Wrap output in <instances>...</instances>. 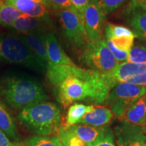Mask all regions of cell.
Here are the masks:
<instances>
[{
    "mask_svg": "<svg viewBox=\"0 0 146 146\" xmlns=\"http://www.w3.org/2000/svg\"><path fill=\"white\" fill-rule=\"evenodd\" d=\"M135 36H120V37H112L110 39L116 48L121 51H125L129 53L131 47L134 44Z\"/></svg>",
    "mask_w": 146,
    "mask_h": 146,
    "instance_id": "27",
    "label": "cell"
},
{
    "mask_svg": "<svg viewBox=\"0 0 146 146\" xmlns=\"http://www.w3.org/2000/svg\"><path fill=\"white\" fill-rule=\"evenodd\" d=\"M106 39H111L112 37L133 36L137 37L135 34L130 29L120 25H115L111 23H106L104 28Z\"/></svg>",
    "mask_w": 146,
    "mask_h": 146,
    "instance_id": "24",
    "label": "cell"
},
{
    "mask_svg": "<svg viewBox=\"0 0 146 146\" xmlns=\"http://www.w3.org/2000/svg\"><path fill=\"white\" fill-rule=\"evenodd\" d=\"M19 123L29 132L39 136L58 133L62 125V113L52 102L41 101L24 108L17 115Z\"/></svg>",
    "mask_w": 146,
    "mask_h": 146,
    "instance_id": "3",
    "label": "cell"
},
{
    "mask_svg": "<svg viewBox=\"0 0 146 146\" xmlns=\"http://www.w3.org/2000/svg\"><path fill=\"white\" fill-rule=\"evenodd\" d=\"M36 3H39L40 4L43 5L50 10V4H49V0H33Z\"/></svg>",
    "mask_w": 146,
    "mask_h": 146,
    "instance_id": "33",
    "label": "cell"
},
{
    "mask_svg": "<svg viewBox=\"0 0 146 146\" xmlns=\"http://www.w3.org/2000/svg\"><path fill=\"white\" fill-rule=\"evenodd\" d=\"M116 84L125 83L146 87V64L125 62L110 73Z\"/></svg>",
    "mask_w": 146,
    "mask_h": 146,
    "instance_id": "8",
    "label": "cell"
},
{
    "mask_svg": "<svg viewBox=\"0 0 146 146\" xmlns=\"http://www.w3.org/2000/svg\"><path fill=\"white\" fill-rule=\"evenodd\" d=\"M45 32H39L20 34V35L24 39L35 56L41 62L47 66L49 61L45 43Z\"/></svg>",
    "mask_w": 146,
    "mask_h": 146,
    "instance_id": "14",
    "label": "cell"
},
{
    "mask_svg": "<svg viewBox=\"0 0 146 146\" xmlns=\"http://www.w3.org/2000/svg\"><path fill=\"white\" fill-rule=\"evenodd\" d=\"M49 4L50 10L54 11L62 9H74L70 0H49Z\"/></svg>",
    "mask_w": 146,
    "mask_h": 146,
    "instance_id": "30",
    "label": "cell"
},
{
    "mask_svg": "<svg viewBox=\"0 0 146 146\" xmlns=\"http://www.w3.org/2000/svg\"><path fill=\"white\" fill-rule=\"evenodd\" d=\"M70 130L72 131L80 139L91 146L102 137L104 135L108 127H96L93 126L84 125V124H76L74 125H68Z\"/></svg>",
    "mask_w": 146,
    "mask_h": 146,
    "instance_id": "16",
    "label": "cell"
},
{
    "mask_svg": "<svg viewBox=\"0 0 146 146\" xmlns=\"http://www.w3.org/2000/svg\"><path fill=\"white\" fill-rule=\"evenodd\" d=\"M106 16L100 12L94 3H90L85 8L83 14L84 27L89 41L104 39Z\"/></svg>",
    "mask_w": 146,
    "mask_h": 146,
    "instance_id": "9",
    "label": "cell"
},
{
    "mask_svg": "<svg viewBox=\"0 0 146 146\" xmlns=\"http://www.w3.org/2000/svg\"><path fill=\"white\" fill-rule=\"evenodd\" d=\"M0 61L45 72L47 65L35 56L20 35L0 33Z\"/></svg>",
    "mask_w": 146,
    "mask_h": 146,
    "instance_id": "4",
    "label": "cell"
},
{
    "mask_svg": "<svg viewBox=\"0 0 146 146\" xmlns=\"http://www.w3.org/2000/svg\"><path fill=\"white\" fill-rule=\"evenodd\" d=\"M123 121L139 127H146V94L125 110Z\"/></svg>",
    "mask_w": 146,
    "mask_h": 146,
    "instance_id": "15",
    "label": "cell"
},
{
    "mask_svg": "<svg viewBox=\"0 0 146 146\" xmlns=\"http://www.w3.org/2000/svg\"><path fill=\"white\" fill-rule=\"evenodd\" d=\"M110 73L104 74L76 65L50 63L46 69L47 80L56 99L64 108L78 101L94 106L104 103L109 92L116 85Z\"/></svg>",
    "mask_w": 146,
    "mask_h": 146,
    "instance_id": "1",
    "label": "cell"
},
{
    "mask_svg": "<svg viewBox=\"0 0 146 146\" xmlns=\"http://www.w3.org/2000/svg\"><path fill=\"white\" fill-rule=\"evenodd\" d=\"M59 18L64 35L76 48H83L89 41L83 18L74 9L54 11Z\"/></svg>",
    "mask_w": 146,
    "mask_h": 146,
    "instance_id": "7",
    "label": "cell"
},
{
    "mask_svg": "<svg viewBox=\"0 0 146 146\" xmlns=\"http://www.w3.org/2000/svg\"><path fill=\"white\" fill-rule=\"evenodd\" d=\"M127 0H97L94 3L104 15L106 16L120 8Z\"/></svg>",
    "mask_w": 146,
    "mask_h": 146,
    "instance_id": "26",
    "label": "cell"
},
{
    "mask_svg": "<svg viewBox=\"0 0 146 146\" xmlns=\"http://www.w3.org/2000/svg\"></svg>",
    "mask_w": 146,
    "mask_h": 146,
    "instance_id": "35",
    "label": "cell"
},
{
    "mask_svg": "<svg viewBox=\"0 0 146 146\" xmlns=\"http://www.w3.org/2000/svg\"><path fill=\"white\" fill-rule=\"evenodd\" d=\"M0 97L14 110L47 99L43 85L36 78L18 73H6L0 78Z\"/></svg>",
    "mask_w": 146,
    "mask_h": 146,
    "instance_id": "2",
    "label": "cell"
},
{
    "mask_svg": "<svg viewBox=\"0 0 146 146\" xmlns=\"http://www.w3.org/2000/svg\"><path fill=\"white\" fill-rule=\"evenodd\" d=\"M45 43L48 63L55 65H75L64 51L52 33H46Z\"/></svg>",
    "mask_w": 146,
    "mask_h": 146,
    "instance_id": "13",
    "label": "cell"
},
{
    "mask_svg": "<svg viewBox=\"0 0 146 146\" xmlns=\"http://www.w3.org/2000/svg\"><path fill=\"white\" fill-rule=\"evenodd\" d=\"M0 129L14 142L19 140V135L14 118L0 99Z\"/></svg>",
    "mask_w": 146,
    "mask_h": 146,
    "instance_id": "19",
    "label": "cell"
},
{
    "mask_svg": "<svg viewBox=\"0 0 146 146\" xmlns=\"http://www.w3.org/2000/svg\"><path fill=\"white\" fill-rule=\"evenodd\" d=\"M91 146H115L113 131L108 128L104 135Z\"/></svg>",
    "mask_w": 146,
    "mask_h": 146,
    "instance_id": "29",
    "label": "cell"
},
{
    "mask_svg": "<svg viewBox=\"0 0 146 146\" xmlns=\"http://www.w3.org/2000/svg\"><path fill=\"white\" fill-rule=\"evenodd\" d=\"M50 23L43 19L31 17L25 14H22L14 22L11 28L21 34L45 32L46 27Z\"/></svg>",
    "mask_w": 146,
    "mask_h": 146,
    "instance_id": "17",
    "label": "cell"
},
{
    "mask_svg": "<svg viewBox=\"0 0 146 146\" xmlns=\"http://www.w3.org/2000/svg\"><path fill=\"white\" fill-rule=\"evenodd\" d=\"M118 146H135L146 143V129L133 125L125 121L115 129Z\"/></svg>",
    "mask_w": 146,
    "mask_h": 146,
    "instance_id": "11",
    "label": "cell"
},
{
    "mask_svg": "<svg viewBox=\"0 0 146 146\" xmlns=\"http://www.w3.org/2000/svg\"><path fill=\"white\" fill-rule=\"evenodd\" d=\"M0 146H17V144H16V142L12 141L0 129Z\"/></svg>",
    "mask_w": 146,
    "mask_h": 146,
    "instance_id": "32",
    "label": "cell"
},
{
    "mask_svg": "<svg viewBox=\"0 0 146 146\" xmlns=\"http://www.w3.org/2000/svg\"><path fill=\"white\" fill-rule=\"evenodd\" d=\"M22 14L19 10L13 6L0 1V26L11 28L14 22Z\"/></svg>",
    "mask_w": 146,
    "mask_h": 146,
    "instance_id": "21",
    "label": "cell"
},
{
    "mask_svg": "<svg viewBox=\"0 0 146 146\" xmlns=\"http://www.w3.org/2000/svg\"><path fill=\"white\" fill-rule=\"evenodd\" d=\"M0 1L13 6L23 14L41 18L50 23V10L43 5L33 0H0Z\"/></svg>",
    "mask_w": 146,
    "mask_h": 146,
    "instance_id": "12",
    "label": "cell"
},
{
    "mask_svg": "<svg viewBox=\"0 0 146 146\" xmlns=\"http://www.w3.org/2000/svg\"><path fill=\"white\" fill-rule=\"evenodd\" d=\"M106 41L109 50H110V52H112L113 56H114L115 59H116V61L118 62V64L125 62H127L128 56H129V52L118 50V48H116V47L114 46L110 39H106Z\"/></svg>",
    "mask_w": 146,
    "mask_h": 146,
    "instance_id": "28",
    "label": "cell"
},
{
    "mask_svg": "<svg viewBox=\"0 0 146 146\" xmlns=\"http://www.w3.org/2000/svg\"><path fill=\"white\" fill-rule=\"evenodd\" d=\"M94 108V105L87 106L83 104L74 103L68 108L66 118V125H74L79 123L80 120L88 112Z\"/></svg>",
    "mask_w": 146,
    "mask_h": 146,
    "instance_id": "20",
    "label": "cell"
},
{
    "mask_svg": "<svg viewBox=\"0 0 146 146\" xmlns=\"http://www.w3.org/2000/svg\"><path fill=\"white\" fill-rule=\"evenodd\" d=\"M126 21L137 38L146 40V5L139 0H132L125 12Z\"/></svg>",
    "mask_w": 146,
    "mask_h": 146,
    "instance_id": "10",
    "label": "cell"
},
{
    "mask_svg": "<svg viewBox=\"0 0 146 146\" xmlns=\"http://www.w3.org/2000/svg\"><path fill=\"white\" fill-rule=\"evenodd\" d=\"M145 94L146 87L119 83L111 89L104 104L115 117L123 121L125 110Z\"/></svg>",
    "mask_w": 146,
    "mask_h": 146,
    "instance_id": "6",
    "label": "cell"
},
{
    "mask_svg": "<svg viewBox=\"0 0 146 146\" xmlns=\"http://www.w3.org/2000/svg\"><path fill=\"white\" fill-rule=\"evenodd\" d=\"M73 8L78 12V14L83 18V14L85 9L91 0H70Z\"/></svg>",
    "mask_w": 146,
    "mask_h": 146,
    "instance_id": "31",
    "label": "cell"
},
{
    "mask_svg": "<svg viewBox=\"0 0 146 146\" xmlns=\"http://www.w3.org/2000/svg\"><path fill=\"white\" fill-rule=\"evenodd\" d=\"M25 146H64V145L58 136L36 135L27 139Z\"/></svg>",
    "mask_w": 146,
    "mask_h": 146,
    "instance_id": "23",
    "label": "cell"
},
{
    "mask_svg": "<svg viewBox=\"0 0 146 146\" xmlns=\"http://www.w3.org/2000/svg\"><path fill=\"white\" fill-rule=\"evenodd\" d=\"M144 3H145V4L146 5V1H145V2H144Z\"/></svg>",
    "mask_w": 146,
    "mask_h": 146,
    "instance_id": "34",
    "label": "cell"
},
{
    "mask_svg": "<svg viewBox=\"0 0 146 146\" xmlns=\"http://www.w3.org/2000/svg\"><path fill=\"white\" fill-rule=\"evenodd\" d=\"M81 60L89 69L104 74L112 72L118 65L104 39L87 42L81 49Z\"/></svg>",
    "mask_w": 146,
    "mask_h": 146,
    "instance_id": "5",
    "label": "cell"
},
{
    "mask_svg": "<svg viewBox=\"0 0 146 146\" xmlns=\"http://www.w3.org/2000/svg\"><path fill=\"white\" fill-rule=\"evenodd\" d=\"M127 62L146 64V47L141 44H133L129 51Z\"/></svg>",
    "mask_w": 146,
    "mask_h": 146,
    "instance_id": "25",
    "label": "cell"
},
{
    "mask_svg": "<svg viewBox=\"0 0 146 146\" xmlns=\"http://www.w3.org/2000/svg\"><path fill=\"white\" fill-rule=\"evenodd\" d=\"M113 113L108 108L102 106L96 105L90 112H88L80 120L78 124H84L100 127L106 126L112 121Z\"/></svg>",
    "mask_w": 146,
    "mask_h": 146,
    "instance_id": "18",
    "label": "cell"
},
{
    "mask_svg": "<svg viewBox=\"0 0 146 146\" xmlns=\"http://www.w3.org/2000/svg\"><path fill=\"white\" fill-rule=\"evenodd\" d=\"M58 134V137L64 146H89L88 144L80 139L70 130L69 126L66 124L60 127Z\"/></svg>",
    "mask_w": 146,
    "mask_h": 146,
    "instance_id": "22",
    "label": "cell"
}]
</instances>
